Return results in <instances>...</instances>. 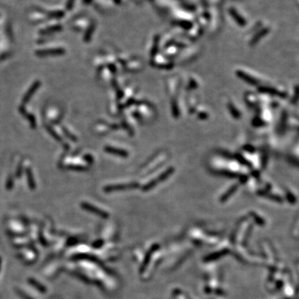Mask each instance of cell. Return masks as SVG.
<instances>
[{
    "label": "cell",
    "instance_id": "obj_5",
    "mask_svg": "<svg viewBox=\"0 0 299 299\" xmlns=\"http://www.w3.org/2000/svg\"><path fill=\"white\" fill-rule=\"evenodd\" d=\"M106 151H107V152L110 153V154L117 155H120V156H124V157H126V156L128 155V154H127L126 151H123V150H120V149L107 147V148H106Z\"/></svg>",
    "mask_w": 299,
    "mask_h": 299
},
{
    "label": "cell",
    "instance_id": "obj_8",
    "mask_svg": "<svg viewBox=\"0 0 299 299\" xmlns=\"http://www.w3.org/2000/svg\"><path fill=\"white\" fill-rule=\"evenodd\" d=\"M38 82H37L36 84H35L34 86H32V87L30 90H29V93H27V95H26V97H24V101H29V99L30 98V97L32 96V92H34L35 91V90L36 89L38 88Z\"/></svg>",
    "mask_w": 299,
    "mask_h": 299
},
{
    "label": "cell",
    "instance_id": "obj_10",
    "mask_svg": "<svg viewBox=\"0 0 299 299\" xmlns=\"http://www.w3.org/2000/svg\"><path fill=\"white\" fill-rule=\"evenodd\" d=\"M236 158H237V160H238V161H239V162L241 163V164H243V165H249V162H248V161H246L245 159H244V158L243 157L242 155H237Z\"/></svg>",
    "mask_w": 299,
    "mask_h": 299
},
{
    "label": "cell",
    "instance_id": "obj_13",
    "mask_svg": "<svg viewBox=\"0 0 299 299\" xmlns=\"http://www.w3.org/2000/svg\"><path fill=\"white\" fill-rule=\"evenodd\" d=\"M239 179H240V180H241V182L244 183V182H246V181H247L248 177L246 176V175H240V176H239Z\"/></svg>",
    "mask_w": 299,
    "mask_h": 299
},
{
    "label": "cell",
    "instance_id": "obj_7",
    "mask_svg": "<svg viewBox=\"0 0 299 299\" xmlns=\"http://www.w3.org/2000/svg\"><path fill=\"white\" fill-rule=\"evenodd\" d=\"M62 50H46V51H41L39 52V55H53V54H60V53H62Z\"/></svg>",
    "mask_w": 299,
    "mask_h": 299
},
{
    "label": "cell",
    "instance_id": "obj_9",
    "mask_svg": "<svg viewBox=\"0 0 299 299\" xmlns=\"http://www.w3.org/2000/svg\"><path fill=\"white\" fill-rule=\"evenodd\" d=\"M229 110H230V112H231V114L233 115V117H235V118H239V117H240V114L239 113V111L234 108V107L233 106H231V105H229Z\"/></svg>",
    "mask_w": 299,
    "mask_h": 299
},
{
    "label": "cell",
    "instance_id": "obj_14",
    "mask_svg": "<svg viewBox=\"0 0 299 299\" xmlns=\"http://www.w3.org/2000/svg\"><path fill=\"white\" fill-rule=\"evenodd\" d=\"M244 150H246V151H250V152H253V151H254V149L253 148V146H250V145H247L246 147H244Z\"/></svg>",
    "mask_w": 299,
    "mask_h": 299
},
{
    "label": "cell",
    "instance_id": "obj_1",
    "mask_svg": "<svg viewBox=\"0 0 299 299\" xmlns=\"http://www.w3.org/2000/svg\"><path fill=\"white\" fill-rule=\"evenodd\" d=\"M173 172H174L173 168H170V169H168L166 171H165L164 173L161 174V175L158 177L157 179H155V180H152V181H151L150 183H148L146 185H145V187L143 188V189H144V190H149V189H151V188L155 187V185L157 183L161 182V181H163V180H165V179H166L168 177L170 176L171 174L173 173Z\"/></svg>",
    "mask_w": 299,
    "mask_h": 299
},
{
    "label": "cell",
    "instance_id": "obj_6",
    "mask_svg": "<svg viewBox=\"0 0 299 299\" xmlns=\"http://www.w3.org/2000/svg\"><path fill=\"white\" fill-rule=\"evenodd\" d=\"M237 188H238V186L237 185H233V186H232L231 188H230L229 190H228V192L225 194V195H224L223 196H222V198H221V201H225V200H227V199H229L231 196V195H233V193L235 192V190L237 189Z\"/></svg>",
    "mask_w": 299,
    "mask_h": 299
},
{
    "label": "cell",
    "instance_id": "obj_2",
    "mask_svg": "<svg viewBox=\"0 0 299 299\" xmlns=\"http://www.w3.org/2000/svg\"><path fill=\"white\" fill-rule=\"evenodd\" d=\"M258 91H260L261 93H267V94H270V95H274V96H277V97H286L287 94L284 93V92H282V91H279L276 90L274 88H271V87H258Z\"/></svg>",
    "mask_w": 299,
    "mask_h": 299
},
{
    "label": "cell",
    "instance_id": "obj_4",
    "mask_svg": "<svg viewBox=\"0 0 299 299\" xmlns=\"http://www.w3.org/2000/svg\"><path fill=\"white\" fill-rule=\"evenodd\" d=\"M136 187H138V184H136V183H131V184H128V185H119L111 186V187L107 188V190L131 189V188H136Z\"/></svg>",
    "mask_w": 299,
    "mask_h": 299
},
{
    "label": "cell",
    "instance_id": "obj_12",
    "mask_svg": "<svg viewBox=\"0 0 299 299\" xmlns=\"http://www.w3.org/2000/svg\"><path fill=\"white\" fill-rule=\"evenodd\" d=\"M287 196H288L289 201L291 202V203H294V202H295V197H294L293 195H292L290 193H288V194H287Z\"/></svg>",
    "mask_w": 299,
    "mask_h": 299
},
{
    "label": "cell",
    "instance_id": "obj_11",
    "mask_svg": "<svg viewBox=\"0 0 299 299\" xmlns=\"http://www.w3.org/2000/svg\"><path fill=\"white\" fill-rule=\"evenodd\" d=\"M220 174H221V175H225V176H228V177H235V176H237L236 174L231 173V172H229V171H220Z\"/></svg>",
    "mask_w": 299,
    "mask_h": 299
},
{
    "label": "cell",
    "instance_id": "obj_3",
    "mask_svg": "<svg viewBox=\"0 0 299 299\" xmlns=\"http://www.w3.org/2000/svg\"><path fill=\"white\" fill-rule=\"evenodd\" d=\"M237 76L243 79V81H245L251 85H258V82L257 79H255L254 77H253L251 76L248 75L247 73H244L242 71H237Z\"/></svg>",
    "mask_w": 299,
    "mask_h": 299
}]
</instances>
